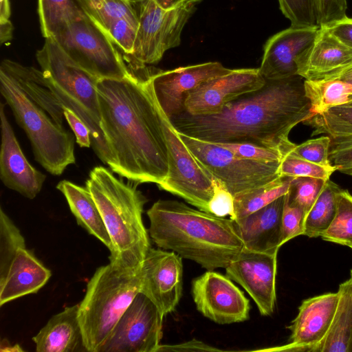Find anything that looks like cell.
Instances as JSON below:
<instances>
[{"mask_svg": "<svg viewBox=\"0 0 352 352\" xmlns=\"http://www.w3.org/2000/svg\"><path fill=\"white\" fill-rule=\"evenodd\" d=\"M154 72L101 79L97 89L101 128L114 157L111 171L138 184L158 186L168 175V149L152 83Z\"/></svg>", "mask_w": 352, "mask_h": 352, "instance_id": "obj_1", "label": "cell"}, {"mask_svg": "<svg viewBox=\"0 0 352 352\" xmlns=\"http://www.w3.org/2000/svg\"><path fill=\"white\" fill-rule=\"evenodd\" d=\"M305 79L294 75L265 79L259 89L228 103L219 113L170 119L177 132L210 143H251L287 154L295 144L291 130L313 116Z\"/></svg>", "mask_w": 352, "mask_h": 352, "instance_id": "obj_2", "label": "cell"}, {"mask_svg": "<svg viewBox=\"0 0 352 352\" xmlns=\"http://www.w3.org/2000/svg\"><path fill=\"white\" fill-rule=\"evenodd\" d=\"M149 236L207 270L226 268L243 249L234 221L193 209L175 200L160 199L146 212Z\"/></svg>", "mask_w": 352, "mask_h": 352, "instance_id": "obj_3", "label": "cell"}, {"mask_svg": "<svg viewBox=\"0 0 352 352\" xmlns=\"http://www.w3.org/2000/svg\"><path fill=\"white\" fill-rule=\"evenodd\" d=\"M137 185L125 183L102 166H95L85 183L111 239L109 263L135 272L151 248L142 220L147 199Z\"/></svg>", "mask_w": 352, "mask_h": 352, "instance_id": "obj_4", "label": "cell"}, {"mask_svg": "<svg viewBox=\"0 0 352 352\" xmlns=\"http://www.w3.org/2000/svg\"><path fill=\"white\" fill-rule=\"evenodd\" d=\"M36 57L50 89L63 108L72 111L88 126L94 153L111 170L114 157L100 125V79L76 64L54 37L45 38Z\"/></svg>", "mask_w": 352, "mask_h": 352, "instance_id": "obj_5", "label": "cell"}, {"mask_svg": "<svg viewBox=\"0 0 352 352\" xmlns=\"http://www.w3.org/2000/svg\"><path fill=\"white\" fill-rule=\"evenodd\" d=\"M140 289V271L124 270L111 263L96 270L78 308L88 352L99 351Z\"/></svg>", "mask_w": 352, "mask_h": 352, "instance_id": "obj_6", "label": "cell"}, {"mask_svg": "<svg viewBox=\"0 0 352 352\" xmlns=\"http://www.w3.org/2000/svg\"><path fill=\"white\" fill-rule=\"evenodd\" d=\"M0 91L15 120L26 133L34 158L53 175H60L76 162L74 137L58 125L41 107L30 99L14 78L0 68Z\"/></svg>", "mask_w": 352, "mask_h": 352, "instance_id": "obj_7", "label": "cell"}, {"mask_svg": "<svg viewBox=\"0 0 352 352\" xmlns=\"http://www.w3.org/2000/svg\"><path fill=\"white\" fill-rule=\"evenodd\" d=\"M54 38L76 64L100 80L131 74L109 36L85 12Z\"/></svg>", "mask_w": 352, "mask_h": 352, "instance_id": "obj_8", "label": "cell"}, {"mask_svg": "<svg viewBox=\"0 0 352 352\" xmlns=\"http://www.w3.org/2000/svg\"><path fill=\"white\" fill-rule=\"evenodd\" d=\"M179 134L206 171L212 179L221 182L234 197L282 177L278 171L280 162L241 158L216 144Z\"/></svg>", "mask_w": 352, "mask_h": 352, "instance_id": "obj_9", "label": "cell"}, {"mask_svg": "<svg viewBox=\"0 0 352 352\" xmlns=\"http://www.w3.org/2000/svg\"><path fill=\"white\" fill-rule=\"evenodd\" d=\"M134 1L138 2V25L131 56L141 69L157 63L166 51L180 45L183 28L196 6L165 10L153 0Z\"/></svg>", "mask_w": 352, "mask_h": 352, "instance_id": "obj_10", "label": "cell"}, {"mask_svg": "<svg viewBox=\"0 0 352 352\" xmlns=\"http://www.w3.org/2000/svg\"><path fill=\"white\" fill-rule=\"evenodd\" d=\"M162 122L168 149V172L158 187L209 212L214 179L186 147L163 110Z\"/></svg>", "mask_w": 352, "mask_h": 352, "instance_id": "obj_11", "label": "cell"}, {"mask_svg": "<svg viewBox=\"0 0 352 352\" xmlns=\"http://www.w3.org/2000/svg\"><path fill=\"white\" fill-rule=\"evenodd\" d=\"M164 317L156 305L139 292L98 352H157Z\"/></svg>", "mask_w": 352, "mask_h": 352, "instance_id": "obj_12", "label": "cell"}, {"mask_svg": "<svg viewBox=\"0 0 352 352\" xmlns=\"http://www.w3.org/2000/svg\"><path fill=\"white\" fill-rule=\"evenodd\" d=\"M191 294L197 309L217 324L241 322L249 318V300L226 275L207 270L192 280Z\"/></svg>", "mask_w": 352, "mask_h": 352, "instance_id": "obj_13", "label": "cell"}, {"mask_svg": "<svg viewBox=\"0 0 352 352\" xmlns=\"http://www.w3.org/2000/svg\"><path fill=\"white\" fill-rule=\"evenodd\" d=\"M265 82L258 68L232 69L227 74L201 83L187 93L184 111L192 116L218 113L241 96L261 88Z\"/></svg>", "mask_w": 352, "mask_h": 352, "instance_id": "obj_14", "label": "cell"}, {"mask_svg": "<svg viewBox=\"0 0 352 352\" xmlns=\"http://www.w3.org/2000/svg\"><path fill=\"white\" fill-rule=\"evenodd\" d=\"M182 258L173 251L151 247L140 270V292L166 315L173 312L182 294Z\"/></svg>", "mask_w": 352, "mask_h": 352, "instance_id": "obj_15", "label": "cell"}, {"mask_svg": "<svg viewBox=\"0 0 352 352\" xmlns=\"http://www.w3.org/2000/svg\"><path fill=\"white\" fill-rule=\"evenodd\" d=\"M277 254L243 248L225 268L226 275L245 289L265 316L272 315L275 309Z\"/></svg>", "mask_w": 352, "mask_h": 352, "instance_id": "obj_16", "label": "cell"}, {"mask_svg": "<svg viewBox=\"0 0 352 352\" xmlns=\"http://www.w3.org/2000/svg\"><path fill=\"white\" fill-rule=\"evenodd\" d=\"M232 70L219 62H208L167 71L157 69L153 73L151 79L157 102L170 119L185 111L187 93L201 83L227 74Z\"/></svg>", "mask_w": 352, "mask_h": 352, "instance_id": "obj_17", "label": "cell"}, {"mask_svg": "<svg viewBox=\"0 0 352 352\" xmlns=\"http://www.w3.org/2000/svg\"><path fill=\"white\" fill-rule=\"evenodd\" d=\"M4 107L1 102L0 178L7 188L32 199L41 192L46 176L26 159L7 119Z\"/></svg>", "mask_w": 352, "mask_h": 352, "instance_id": "obj_18", "label": "cell"}, {"mask_svg": "<svg viewBox=\"0 0 352 352\" xmlns=\"http://www.w3.org/2000/svg\"><path fill=\"white\" fill-rule=\"evenodd\" d=\"M338 292L327 293L302 301L298 313L288 327L289 343L283 351H311L327 335L337 308Z\"/></svg>", "mask_w": 352, "mask_h": 352, "instance_id": "obj_19", "label": "cell"}, {"mask_svg": "<svg viewBox=\"0 0 352 352\" xmlns=\"http://www.w3.org/2000/svg\"><path fill=\"white\" fill-rule=\"evenodd\" d=\"M296 64L297 74L305 80L330 79L352 64V48L327 28H320L311 44L296 58Z\"/></svg>", "mask_w": 352, "mask_h": 352, "instance_id": "obj_20", "label": "cell"}, {"mask_svg": "<svg viewBox=\"0 0 352 352\" xmlns=\"http://www.w3.org/2000/svg\"><path fill=\"white\" fill-rule=\"evenodd\" d=\"M320 27L290 26L266 41L260 67L265 79H279L297 75L296 58L315 39Z\"/></svg>", "mask_w": 352, "mask_h": 352, "instance_id": "obj_21", "label": "cell"}, {"mask_svg": "<svg viewBox=\"0 0 352 352\" xmlns=\"http://www.w3.org/2000/svg\"><path fill=\"white\" fill-rule=\"evenodd\" d=\"M285 195L243 218L233 220L244 248L254 252L278 253L281 247Z\"/></svg>", "mask_w": 352, "mask_h": 352, "instance_id": "obj_22", "label": "cell"}, {"mask_svg": "<svg viewBox=\"0 0 352 352\" xmlns=\"http://www.w3.org/2000/svg\"><path fill=\"white\" fill-rule=\"evenodd\" d=\"M51 272L26 248H19L4 279L0 282V306L36 293L48 281Z\"/></svg>", "mask_w": 352, "mask_h": 352, "instance_id": "obj_23", "label": "cell"}, {"mask_svg": "<svg viewBox=\"0 0 352 352\" xmlns=\"http://www.w3.org/2000/svg\"><path fill=\"white\" fill-rule=\"evenodd\" d=\"M79 304L54 315L32 338L37 352H88L78 320Z\"/></svg>", "mask_w": 352, "mask_h": 352, "instance_id": "obj_24", "label": "cell"}, {"mask_svg": "<svg viewBox=\"0 0 352 352\" xmlns=\"http://www.w3.org/2000/svg\"><path fill=\"white\" fill-rule=\"evenodd\" d=\"M0 68L9 73L25 95L41 107L59 126L65 118L63 107L50 89L42 70L5 59Z\"/></svg>", "mask_w": 352, "mask_h": 352, "instance_id": "obj_25", "label": "cell"}, {"mask_svg": "<svg viewBox=\"0 0 352 352\" xmlns=\"http://www.w3.org/2000/svg\"><path fill=\"white\" fill-rule=\"evenodd\" d=\"M56 188L65 197L78 225L97 238L110 250V236L100 212L87 188L68 180H61Z\"/></svg>", "mask_w": 352, "mask_h": 352, "instance_id": "obj_26", "label": "cell"}, {"mask_svg": "<svg viewBox=\"0 0 352 352\" xmlns=\"http://www.w3.org/2000/svg\"><path fill=\"white\" fill-rule=\"evenodd\" d=\"M339 299L330 328L313 352H352V275L340 284Z\"/></svg>", "mask_w": 352, "mask_h": 352, "instance_id": "obj_27", "label": "cell"}, {"mask_svg": "<svg viewBox=\"0 0 352 352\" xmlns=\"http://www.w3.org/2000/svg\"><path fill=\"white\" fill-rule=\"evenodd\" d=\"M313 115L352 101V85L338 79L304 81Z\"/></svg>", "mask_w": 352, "mask_h": 352, "instance_id": "obj_28", "label": "cell"}, {"mask_svg": "<svg viewBox=\"0 0 352 352\" xmlns=\"http://www.w3.org/2000/svg\"><path fill=\"white\" fill-rule=\"evenodd\" d=\"M293 177H280L274 181L234 197V218H243L286 195Z\"/></svg>", "mask_w": 352, "mask_h": 352, "instance_id": "obj_29", "label": "cell"}, {"mask_svg": "<svg viewBox=\"0 0 352 352\" xmlns=\"http://www.w3.org/2000/svg\"><path fill=\"white\" fill-rule=\"evenodd\" d=\"M341 188L327 179L318 197L307 214L303 235L310 238L320 236L331 223L336 212V195Z\"/></svg>", "mask_w": 352, "mask_h": 352, "instance_id": "obj_30", "label": "cell"}, {"mask_svg": "<svg viewBox=\"0 0 352 352\" xmlns=\"http://www.w3.org/2000/svg\"><path fill=\"white\" fill-rule=\"evenodd\" d=\"M38 14L45 38L54 37L66 25L80 18L84 12L74 0H38Z\"/></svg>", "mask_w": 352, "mask_h": 352, "instance_id": "obj_31", "label": "cell"}, {"mask_svg": "<svg viewBox=\"0 0 352 352\" xmlns=\"http://www.w3.org/2000/svg\"><path fill=\"white\" fill-rule=\"evenodd\" d=\"M314 129L312 135L325 134L331 140L352 137V106L332 107L303 122Z\"/></svg>", "mask_w": 352, "mask_h": 352, "instance_id": "obj_32", "label": "cell"}, {"mask_svg": "<svg viewBox=\"0 0 352 352\" xmlns=\"http://www.w3.org/2000/svg\"><path fill=\"white\" fill-rule=\"evenodd\" d=\"M82 10L100 28L116 19L138 25V12L130 0H76Z\"/></svg>", "mask_w": 352, "mask_h": 352, "instance_id": "obj_33", "label": "cell"}, {"mask_svg": "<svg viewBox=\"0 0 352 352\" xmlns=\"http://www.w3.org/2000/svg\"><path fill=\"white\" fill-rule=\"evenodd\" d=\"M336 212L329 226L320 237L340 245L352 246V195L340 189L336 195Z\"/></svg>", "mask_w": 352, "mask_h": 352, "instance_id": "obj_34", "label": "cell"}, {"mask_svg": "<svg viewBox=\"0 0 352 352\" xmlns=\"http://www.w3.org/2000/svg\"><path fill=\"white\" fill-rule=\"evenodd\" d=\"M26 248L19 228L0 208V282L6 276L10 264L19 248Z\"/></svg>", "mask_w": 352, "mask_h": 352, "instance_id": "obj_35", "label": "cell"}, {"mask_svg": "<svg viewBox=\"0 0 352 352\" xmlns=\"http://www.w3.org/2000/svg\"><path fill=\"white\" fill-rule=\"evenodd\" d=\"M337 170L334 166H323L303 159L291 151L280 161L279 174L282 177H310L323 180L330 179L332 173Z\"/></svg>", "mask_w": 352, "mask_h": 352, "instance_id": "obj_36", "label": "cell"}, {"mask_svg": "<svg viewBox=\"0 0 352 352\" xmlns=\"http://www.w3.org/2000/svg\"><path fill=\"white\" fill-rule=\"evenodd\" d=\"M326 181L310 177H293L287 193L288 202L302 209L306 217Z\"/></svg>", "mask_w": 352, "mask_h": 352, "instance_id": "obj_37", "label": "cell"}, {"mask_svg": "<svg viewBox=\"0 0 352 352\" xmlns=\"http://www.w3.org/2000/svg\"><path fill=\"white\" fill-rule=\"evenodd\" d=\"M283 15L297 28L317 25L312 0H278Z\"/></svg>", "mask_w": 352, "mask_h": 352, "instance_id": "obj_38", "label": "cell"}, {"mask_svg": "<svg viewBox=\"0 0 352 352\" xmlns=\"http://www.w3.org/2000/svg\"><path fill=\"white\" fill-rule=\"evenodd\" d=\"M125 54L131 56L138 25L125 19H114L100 28Z\"/></svg>", "mask_w": 352, "mask_h": 352, "instance_id": "obj_39", "label": "cell"}, {"mask_svg": "<svg viewBox=\"0 0 352 352\" xmlns=\"http://www.w3.org/2000/svg\"><path fill=\"white\" fill-rule=\"evenodd\" d=\"M223 147L235 155L247 160L262 162H280L286 155L280 150L251 143H214Z\"/></svg>", "mask_w": 352, "mask_h": 352, "instance_id": "obj_40", "label": "cell"}, {"mask_svg": "<svg viewBox=\"0 0 352 352\" xmlns=\"http://www.w3.org/2000/svg\"><path fill=\"white\" fill-rule=\"evenodd\" d=\"M331 142L330 137L324 135L307 140L300 144H295L292 152L311 162L323 166H331L329 160Z\"/></svg>", "mask_w": 352, "mask_h": 352, "instance_id": "obj_41", "label": "cell"}, {"mask_svg": "<svg viewBox=\"0 0 352 352\" xmlns=\"http://www.w3.org/2000/svg\"><path fill=\"white\" fill-rule=\"evenodd\" d=\"M305 214L299 207L288 202L287 194L282 214L281 246L299 235H303Z\"/></svg>", "mask_w": 352, "mask_h": 352, "instance_id": "obj_42", "label": "cell"}, {"mask_svg": "<svg viewBox=\"0 0 352 352\" xmlns=\"http://www.w3.org/2000/svg\"><path fill=\"white\" fill-rule=\"evenodd\" d=\"M316 19L320 28L329 27L346 19V0H312Z\"/></svg>", "mask_w": 352, "mask_h": 352, "instance_id": "obj_43", "label": "cell"}, {"mask_svg": "<svg viewBox=\"0 0 352 352\" xmlns=\"http://www.w3.org/2000/svg\"><path fill=\"white\" fill-rule=\"evenodd\" d=\"M329 160L337 170L352 176V137L331 140Z\"/></svg>", "mask_w": 352, "mask_h": 352, "instance_id": "obj_44", "label": "cell"}, {"mask_svg": "<svg viewBox=\"0 0 352 352\" xmlns=\"http://www.w3.org/2000/svg\"><path fill=\"white\" fill-rule=\"evenodd\" d=\"M214 179V194L209 203V212L217 217L234 218V196L217 179Z\"/></svg>", "mask_w": 352, "mask_h": 352, "instance_id": "obj_45", "label": "cell"}, {"mask_svg": "<svg viewBox=\"0 0 352 352\" xmlns=\"http://www.w3.org/2000/svg\"><path fill=\"white\" fill-rule=\"evenodd\" d=\"M64 117L71 127L80 147L89 148L91 146V132L85 122L72 111L63 108Z\"/></svg>", "mask_w": 352, "mask_h": 352, "instance_id": "obj_46", "label": "cell"}, {"mask_svg": "<svg viewBox=\"0 0 352 352\" xmlns=\"http://www.w3.org/2000/svg\"><path fill=\"white\" fill-rule=\"evenodd\" d=\"M159 351H221V350L208 345L201 341L192 340L175 345L160 344L157 350V352Z\"/></svg>", "mask_w": 352, "mask_h": 352, "instance_id": "obj_47", "label": "cell"}, {"mask_svg": "<svg viewBox=\"0 0 352 352\" xmlns=\"http://www.w3.org/2000/svg\"><path fill=\"white\" fill-rule=\"evenodd\" d=\"M324 28H327L340 41L352 48V19L346 17Z\"/></svg>", "mask_w": 352, "mask_h": 352, "instance_id": "obj_48", "label": "cell"}, {"mask_svg": "<svg viewBox=\"0 0 352 352\" xmlns=\"http://www.w3.org/2000/svg\"><path fill=\"white\" fill-rule=\"evenodd\" d=\"M160 8L171 10L183 7L197 6L202 0H153Z\"/></svg>", "mask_w": 352, "mask_h": 352, "instance_id": "obj_49", "label": "cell"}, {"mask_svg": "<svg viewBox=\"0 0 352 352\" xmlns=\"http://www.w3.org/2000/svg\"><path fill=\"white\" fill-rule=\"evenodd\" d=\"M12 30L13 28L10 21L0 23V43L1 45L12 38Z\"/></svg>", "mask_w": 352, "mask_h": 352, "instance_id": "obj_50", "label": "cell"}, {"mask_svg": "<svg viewBox=\"0 0 352 352\" xmlns=\"http://www.w3.org/2000/svg\"><path fill=\"white\" fill-rule=\"evenodd\" d=\"M10 14L11 10L9 0H0V23L9 21Z\"/></svg>", "mask_w": 352, "mask_h": 352, "instance_id": "obj_51", "label": "cell"}, {"mask_svg": "<svg viewBox=\"0 0 352 352\" xmlns=\"http://www.w3.org/2000/svg\"><path fill=\"white\" fill-rule=\"evenodd\" d=\"M330 79H338L352 85V64Z\"/></svg>", "mask_w": 352, "mask_h": 352, "instance_id": "obj_52", "label": "cell"}, {"mask_svg": "<svg viewBox=\"0 0 352 352\" xmlns=\"http://www.w3.org/2000/svg\"><path fill=\"white\" fill-rule=\"evenodd\" d=\"M23 351V349L18 345H10L9 342H8L7 340H1V351Z\"/></svg>", "mask_w": 352, "mask_h": 352, "instance_id": "obj_53", "label": "cell"}, {"mask_svg": "<svg viewBox=\"0 0 352 352\" xmlns=\"http://www.w3.org/2000/svg\"><path fill=\"white\" fill-rule=\"evenodd\" d=\"M346 105L352 106V101L348 102Z\"/></svg>", "mask_w": 352, "mask_h": 352, "instance_id": "obj_54", "label": "cell"}, {"mask_svg": "<svg viewBox=\"0 0 352 352\" xmlns=\"http://www.w3.org/2000/svg\"><path fill=\"white\" fill-rule=\"evenodd\" d=\"M351 274L352 275V270H351Z\"/></svg>", "mask_w": 352, "mask_h": 352, "instance_id": "obj_55", "label": "cell"}, {"mask_svg": "<svg viewBox=\"0 0 352 352\" xmlns=\"http://www.w3.org/2000/svg\"><path fill=\"white\" fill-rule=\"evenodd\" d=\"M130 1H131L133 2V0H130Z\"/></svg>", "mask_w": 352, "mask_h": 352, "instance_id": "obj_56", "label": "cell"}, {"mask_svg": "<svg viewBox=\"0 0 352 352\" xmlns=\"http://www.w3.org/2000/svg\"><path fill=\"white\" fill-rule=\"evenodd\" d=\"M351 248L352 249V246L351 247Z\"/></svg>", "mask_w": 352, "mask_h": 352, "instance_id": "obj_57", "label": "cell"}]
</instances>
